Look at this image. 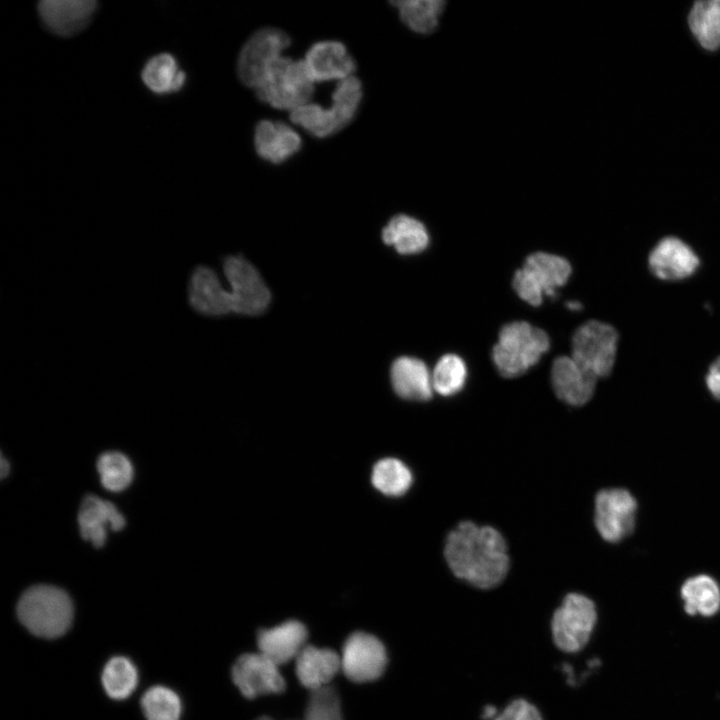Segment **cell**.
Masks as SVG:
<instances>
[{
	"instance_id": "14",
	"label": "cell",
	"mask_w": 720,
	"mask_h": 720,
	"mask_svg": "<svg viewBox=\"0 0 720 720\" xmlns=\"http://www.w3.org/2000/svg\"><path fill=\"white\" fill-rule=\"evenodd\" d=\"M187 299L191 308L202 315L222 316L233 312L230 291L222 286L217 273L205 265L191 272Z\"/></svg>"
},
{
	"instance_id": "18",
	"label": "cell",
	"mask_w": 720,
	"mask_h": 720,
	"mask_svg": "<svg viewBox=\"0 0 720 720\" xmlns=\"http://www.w3.org/2000/svg\"><path fill=\"white\" fill-rule=\"evenodd\" d=\"M77 520L82 538L96 548L105 544L108 528L119 531L125 526V518L116 506L95 495L82 500Z\"/></svg>"
},
{
	"instance_id": "11",
	"label": "cell",
	"mask_w": 720,
	"mask_h": 720,
	"mask_svg": "<svg viewBox=\"0 0 720 720\" xmlns=\"http://www.w3.org/2000/svg\"><path fill=\"white\" fill-rule=\"evenodd\" d=\"M341 670L356 683L378 679L387 665L383 643L374 635L358 631L345 641L340 655Z\"/></svg>"
},
{
	"instance_id": "12",
	"label": "cell",
	"mask_w": 720,
	"mask_h": 720,
	"mask_svg": "<svg viewBox=\"0 0 720 720\" xmlns=\"http://www.w3.org/2000/svg\"><path fill=\"white\" fill-rule=\"evenodd\" d=\"M232 680L248 699L286 689L279 666L260 652L239 656L232 667Z\"/></svg>"
},
{
	"instance_id": "16",
	"label": "cell",
	"mask_w": 720,
	"mask_h": 720,
	"mask_svg": "<svg viewBox=\"0 0 720 720\" xmlns=\"http://www.w3.org/2000/svg\"><path fill=\"white\" fill-rule=\"evenodd\" d=\"M312 81L344 80L353 76L356 64L344 44L326 40L313 44L303 60Z\"/></svg>"
},
{
	"instance_id": "37",
	"label": "cell",
	"mask_w": 720,
	"mask_h": 720,
	"mask_svg": "<svg viewBox=\"0 0 720 720\" xmlns=\"http://www.w3.org/2000/svg\"><path fill=\"white\" fill-rule=\"evenodd\" d=\"M9 462L4 458L3 455H1V461H0V474L1 478H5L9 473Z\"/></svg>"
},
{
	"instance_id": "39",
	"label": "cell",
	"mask_w": 720,
	"mask_h": 720,
	"mask_svg": "<svg viewBox=\"0 0 720 720\" xmlns=\"http://www.w3.org/2000/svg\"><path fill=\"white\" fill-rule=\"evenodd\" d=\"M566 307L570 310L578 311L582 308V304L577 301H569V302H566Z\"/></svg>"
},
{
	"instance_id": "22",
	"label": "cell",
	"mask_w": 720,
	"mask_h": 720,
	"mask_svg": "<svg viewBox=\"0 0 720 720\" xmlns=\"http://www.w3.org/2000/svg\"><path fill=\"white\" fill-rule=\"evenodd\" d=\"M254 145L262 159L279 164L296 154L302 141L298 133L287 124L262 120L255 128Z\"/></svg>"
},
{
	"instance_id": "33",
	"label": "cell",
	"mask_w": 720,
	"mask_h": 720,
	"mask_svg": "<svg viewBox=\"0 0 720 720\" xmlns=\"http://www.w3.org/2000/svg\"><path fill=\"white\" fill-rule=\"evenodd\" d=\"M141 707L147 720H179L181 701L171 689L154 686L141 699Z\"/></svg>"
},
{
	"instance_id": "35",
	"label": "cell",
	"mask_w": 720,
	"mask_h": 720,
	"mask_svg": "<svg viewBox=\"0 0 720 720\" xmlns=\"http://www.w3.org/2000/svg\"><path fill=\"white\" fill-rule=\"evenodd\" d=\"M494 720H543L539 710L525 699H515Z\"/></svg>"
},
{
	"instance_id": "27",
	"label": "cell",
	"mask_w": 720,
	"mask_h": 720,
	"mask_svg": "<svg viewBox=\"0 0 720 720\" xmlns=\"http://www.w3.org/2000/svg\"><path fill=\"white\" fill-rule=\"evenodd\" d=\"M373 486L387 496H401L412 485L413 475L408 466L397 458H383L372 469Z\"/></svg>"
},
{
	"instance_id": "1",
	"label": "cell",
	"mask_w": 720,
	"mask_h": 720,
	"mask_svg": "<svg viewBox=\"0 0 720 720\" xmlns=\"http://www.w3.org/2000/svg\"><path fill=\"white\" fill-rule=\"evenodd\" d=\"M444 555L453 574L481 588L497 586L509 569V556L501 533L471 521L459 523L447 536Z\"/></svg>"
},
{
	"instance_id": "24",
	"label": "cell",
	"mask_w": 720,
	"mask_h": 720,
	"mask_svg": "<svg viewBox=\"0 0 720 720\" xmlns=\"http://www.w3.org/2000/svg\"><path fill=\"white\" fill-rule=\"evenodd\" d=\"M382 240L392 245L400 254H416L424 251L429 244V235L422 222L407 216L396 215L382 230Z\"/></svg>"
},
{
	"instance_id": "34",
	"label": "cell",
	"mask_w": 720,
	"mask_h": 720,
	"mask_svg": "<svg viewBox=\"0 0 720 720\" xmlns=\"http://www.w3.org/2000/svg\"><path fill=\"white\" fill-rule=\"evenodd\" d=\"M304 720H343L340 699L336 690L328 685L312 691Z\"/></svg>"
},
{
	"instance_id": "38",
	"label": "cell",
	"mask_w": 720,
	"mask_h": 720,
	"mask_svg": "<svg viewBox=\"0 0 720 720\" xmlns=\"http://www.w3.org/2000/svg\"><path fill=\"white\" fill-rule=\"evenodd\" d=\"M497 710L493 706H486L483 711V718H492L496 715Z\"/></svg>"
},
{
	"instance_id": "36",
	"label": "cell",
	"mask_w": 720,
	"mask_h": 720,
	"mask_svg": "<svg viewBox=\"0 0 720 720\" xmlns=\"http://www.w3.org/2000/svg\"><path fill=\"white\" fill-rule=\"evenodd\" d=\"M705 384L710 394L720 400V356L709 366L705 376Z\"/></svg>"
},
{
	"instance_id": "9",
	"label": "cell",
	"mask_w": 720,
	"mask_h": 720,
	"mask_svg": "<svg viewBox=\"0 0 720 720\" xmlns=\"http://www.w3.org/2000/svg\"><path fill=\"white\" fill-rule=\"evenodd\" d=\"M638 504L624 488L599 491L595 497L594 523L600 536L609 543H618L629 536L636 522Z\"/></svg>"
},
{
	"instance_id": "5",
	"label": "cell",
	"mask_w": 720,
	"mask_h": 720,
	"mask_svg": "<svg viewBox=\"0 0 720 720\" xmlns=\"http://www.w3.org/2000/svg\"><path fill=\"white\" fill-rule=\"evenodd\" d=\"M257 97L277 109L293 111L309 103L314 82L303 60L280 56L269 66L263 80L254 89Z\"/></svg>"
},
{
	"instance_id": "29",
	"label": "cell",
	"mask_w": 720,
	"mask_h": 720,
	"mask_svg": "<svg viewBox=\"0 0 720 720\" xmlns=\"http://www.w3.org/2000/svg\"><path fill=\"white\" fill-rule=\"evenodd\" d=\"M391 4L398 8L401 21L405 25L422 34L435 29L445 6V2L441 0H398Z\"/></svg>"
},
{
	"instance_id": "19",
	"label": "cell",
	"mask_w": 720,
	"mask_h": 720,
	"mask_svg": "<svg viewBox=\"0 0 720 720\" xmlns=\"http://www.w3.org/2000/svg\"><path fill=\"white\" fill-rule=\"evenodd\" d=\"M308 631L297 620H288L269 629H261L257 634L259 652L278 666L283 665L298 654L306 645Z\"/></svg>"
},
{
	"instance_id": "30",
	"label": "cell",
	"mask_w": 720,
	"mask_h": 720,
	"mask_svg": "<svg viewBox=\"0 0 720 720\" xmlns=\"http://www.w3.org/2000/svg\"><path fill=\"white\" fill-rule=\"evenodd\" d=\"M102 684L109 697L122 700L129 697L137 685V670L133 663L122 656L111 658L102 672Z\"/></svg>"
},
{
	"instance_id": "3",
	"label": "cell",
	"mask_w": 720,
	"mask_h": 720,
	"mask_svg": "<svg viewBox=\"0 0 720 720\" xmlns=\"http://www.w3.org/2000/svg\"><path fill=\"white\" fill-rule=\"evenodd\" d=\"M549 348L550 339L544 330L526 321H513L500 329L491 356L501 376L514 378L537 364Z\"/></svg>"
},
{
	"instance_id": "7",
	"label": "cell",
	"mask_w": 720,
	"mask_h": 720,
	"mask_svg": "<svg viewBox=\"0 0 720 720\" xmlns=\"http://www.w3.org/2000/svg\"><path fill=\"white\" fill-rule=\"evenodd\" d=\"M597 621L594 602L580 593H569L554 612L551 630L554 644L567 653H575L588 643Z\"/></svg>"
},
{
	"instance_id": "2",
	"label": "cell",
	"mask_w": 720,
	"mask_h": 720,
	"mask_svg": "<svg viewBox=\"0 0 720 720\" xmlns=\"http://www.w3.org/2000/svg\"><path fill=\"white\" fill-rule=\"evenodd\" d=\"M17 615L32 634L56 638L69 629L73 604L64 590L51 585H35L21 595Z\"/></svg>"
},
{
	"instance_id": "6",
	"label": "cell",
	"mask_w": 720,
	"mask_h": 720,
	"mask_svg": "<svg viewBox=\"0 0 720 720\" xmlns=\"http://www.w3.org/2000/svg\"><path fill=\"white\" fill-rule=\"evenodd\" d=\"M619 335L610 324L589 320L572 337V359L597 379L607 377L615 364Z\"/></svg>"
},
{
	"instance_id": "8",
	"label": "cell",
	"mask_w": 720,
	"mask_h": 720,
	"mask_svg": "<svg viewBox=\"0 0 720 720\" xmlns=\"http://www.w3.org/2000/svg\"><path fill=\"white\" fill-rule=\"evenodd\" d=\"M289 36L273 27L254 32L243 45L237 62L241 82L255 89L263 80L269 66L290 45Z\"/></svg>"
},
{
	"instance_id": "10",
	"label": "cell",
	"mask_w": 720,
	"mask_h": 720,
	"mask_svg": "<svg viewBox=\"0 0 720 720\" xmlns=\"http://www.w3.org/2000/svg\"><path fill=\"white\" fill-rule=\"evenodd\" d=\"M223 272L230 285L234 313L258 315L266 310L271 295L252 264L240 256H229L223 262Z\"/></svg>"
},
{
	"instance_id": "13",
	"label": "cell",
	"mask_w": 720,
	"mask_h": 720,
	"mask_svg": "<svg viewBox=\"0 0 720 720\" xmlns=\"http://www.w3.org/2000/svg\"><path fill=\"white\" fill-rule=\"evenodd\" d=\"M700 266L696 252L683 240L669 236L650 251L648 267L658 279L679 281L692 276Z\"/></svg>"
},
{
	"instance_id": "26",
	"label": "cell",
	"mask_w": 720,
	"mask_h": 720,
	"mask_svg": "<svg viewBox=\"0 0 720 720\" xmlns=\"http://www.w3.org/2000/svg\"><path fill=\"white\" fill-rule=\"evenodd\" d=\"M141 78L153 93L164 95L179 91L185 84L186 75L175 57L160 53L151 57L143 67Z\"/></svg>"
},
{
	"instance_id": "32",
	"label": "cell",
	"mask_w": 720,
	"mask_h": 720,
	"mask_svg": "<svg viewBox=\"0 0 720 720\" xmlns=\"http://www.w3.org/2000/svg\"><path fill=\"white\" fill-rule=\"evenodd\" d=\"M466 377L467 368L463 359L456 354H445L435 365L432 386L444 397L453 396L463 389Z\"/></svg>"
},
{
	"instance_id": "15",
	"label": "cell",
	"mask_w": 720,
	"mask_h": 720,
	"mask_svg": "<svg viewBox=\"0 0 720 720\" xmlns=\"http://www.w3.org/2000/svg\"><path fill=\"white\" fill-rule=\"evenodd\" d=\"M42 23L52 33L68 37L84 30L97 10L94 0H43L38 4Z\"/></svg>"
},
{
	"instance_id": "31",
	"label": "cell",
	"mask_w": 720,
	"mask_h": 720,
	"mask_svg": "<svg viewBox=\"0 0 720 720\" xmlns=\"http://www.w3.org/2000/svg\"><path fill=\"white\" fill-rule=\"evenodd\" d=\"M102 486L111 492L126 489L133 480V466L127 456L118 451L105 452L97 460Z\"/></svg>"
},
{
	"instance_id": "21",
	"label": "cell",
	"mask_w": 720,
	"mask_h": 720,
	"mask_svg": "<svg viewBox=\"0 0 720 720\" xmlns=\"http://www.w3.org/2000/svg\"><path fill=\"white\" fill-rule=\"evenodd\" d=\"M295 660L299 682L311 691L328 686L341 669L340 655L329 648L306 644Z\"/></svg>"
},
{
	"instance_id": "20",
	"label": "cell",
	"mask_w": 720,
	"mask_h": 720,
	"mask_svg": "<svg viewBox=\"0 0 720 720\" xmlns=\"http://www.w3.org/2000/svg\"><path fill=\"white\" fill-rule=\"evenodd\" d=\"M519 270L538 293L551 298L556 297L555 289L566 284L572 273L567 259L545 252L528 255Z\"/></svg>"
},
{
	"instance_id": "25",
	"label": "cell",
	"mask_w": 720,
	"mask_h": 720,
	"mask_svg": "<svg viewBox=\"0 0 720 720\" xmlns=\"http://www.w3.org/2000/svg\"><path fill=\"white\" fill-rule=\"evenodd\" d=\"M684 610L689 615L713 616L720 609V586L706 574L688 578L680 590Z\"/></svg>"
},
{
	"instance_id": "40",
	"label": "cell",
	"mask_w": 720,
	"mask_h": 720,
	"mask_svg": "<svg viewBox=\"0 0 720 720\" xmlns=\"http://www.w3.org/2000/svg\"><path fill=\"white\" fill-rule=\"evenodd\" d=\"M256 720H273V719L268 716H261V717L257 718Z\"/></svg>"
},
{
	"instance_id": "17",
	"label": "cell",
	"mask_w": 720,
	"mask_h": 720,
	"mask_svg": "<svg viewBox=\"0 0 720 720\" xmlns=\"http://www.w3.org/2000/svg\"><path fill=\"white\" fill-rule=\"evenodd\" d=\"M597 378L572 358L560 356L551 368V382L556 396L571 406H582L591 400Z\"/></svg>"
},
{
	"instance_id": "28",
	"label": "cell",
	"mask_w": 720,
	"mask_h": 720,
	"mask_svg": "<svg viewBox=\"0 0 720 720\" xmlns=\"http://www.w3.org/2000/svg\"><path fill=\"white\" fill-rule=\"evenodd\" d=\"M689 24L700 44L709 50L720 46V0L698 1L694 4Z\"/></svg>"
},
{
	"instance_id": "23",
	"label": "cell",
	"mask_w": 720,
	"mask_h": 720,
	"mask_svg": "<svg viewBox=\"0 0 720 720\" xmlns=\"http://www.w3.org/2000/svg\"><path fill=\"white\" fill-rule=\"evenodd\" d=\"M391 383L395 393L406 400L427 401L432 397V379L426 364L417 358L403 356L391 366Z\"/></svg>"
},
{
	"instance_id": "4",
	"label": "cell",
	"mask_w": 720,
	"mask_h": 720,
	"mask_svg": "<svg viewBox=\"0 0 720 720\" xmlns=\"http://www.w3.org/2000/svg\"><path fill=\"white\" fill-rule=\"evenodd\" d=\"M362 98L360 80L350 76L338 82L328 109L315 103L304 104L290 113V119L315 137L333 135L354 118Z\"/></svg>"
}]
</instances>
